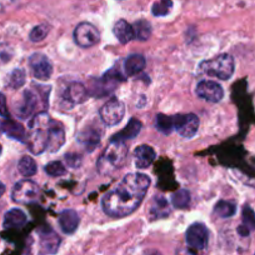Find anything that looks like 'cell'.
Returning <instances> with one entry per match:
<instances>
[{"mask_svg":"<svg viewBox=\"0 0 255 255\" xmlns=\"http://www.w3.org/2000/svg\"><path fill=\"white\" fill-rule=\"evenodd\" d=\"M39 195H40L39 185L29 179L18 181L11 191V198L18 204H30V203L36 202Z\"/></svg>","mask_w":255,"mask_h":255,"instance_id":"cell-6","label":"cell"},{"mask_svg":"<svg viewBox=\"0 0 255 255\" xmlns=\"http://www.w3.org/2000/svg\"><path fill=\"white\" fill-rule=\"evenodd\" d=\"M65 143V131H64L63 125L59 122L51 120L50 131H49V145L48 150L50 153H55Z\"/></svg>","mask_w":255,"mask_h":255,"instance_id":"cell-16","label":"cell"},{"mask_svg":"<svg viewBox=\"0 0 255 255\" xmlns=\"http://www.w3.org/2000/svg\"><path fill=\"white\" fill-rule=\"evenodd\" d=\"M103 130L102 128L99 127V124H89L83 129L82 131L78 135V141L82 144L83 146H85V149L89 151H93L95 149V146L99 145L100 139H102Z\"/></svg>","mask_w":255,"mask_h":255,"instance_id":"cell-12","label":"cell"},{"mask_svg":"<svg viewBox=\"0 0 255 255\" xmlns=\"http://www.w3.org/2000/svg\"><path fill=\"white\" fill-rule=\"evenodd\" d=\"M113 33L114 36L118 39L120 44H128L130 43L134 38V29L133 25L128 23L125 20H118L114 24V28H113Z\"/></svg>","mask_w":255,"mask_h":255,"instance_id":"cell-23","label":"cell"},{"mask_svg":"<svg viewBox=\"0 0 255 255\" xmlns=\"http://www.w3.org/2000/svg\"><path fill=\"white\" fill-rule=\"evenodd\" d=\"M25 83V72L23 69H15L9 77V85L13 89H18Z\"/></svg>","mask_w":255,"mask_h":255,"instance_id":"cell-33","label":"cell"},{"mask_svg":"<svg viewBox=\"0 0 255 255\" xmlns=\"http://www.w3.org/2000/svg\"><path fill=\"white\" fill-rule=\"evenodd\" d=\"M11 4V0H0V10H4L8 5Z\"/></svg>","mask_w":255,"mask_h":255,"instance_id":"cell-36","label":"cell"},{"mask_svg":"<svg viewBox=\"0 0 255 255\" xmlns=\"http://www.w3.org/2000/svg\"><path fill=\"white\" fill-rule=\"evenodd\" d=\"M51 118L46 112H40L29 123V133L26 138V144L29 150L35 155L48 150L49 131H50Z\"/></svg>","mask_w":255,"mask_h":255,"instance_id":"cell-2","label":"cell"},{"mask_svg":"<svg viewBox=\"0 0 255 255\" xmlns=\"http://www.w3.org/2000/svg\"><path fill=\"white\" fill-rule=\"evenodd\" d=\"M127 153L128 148L124 141L110 140V144L97 163V168L99 173L103 174V175H108V174L113 173L115 169L122 165L125 156H127Z\"/></svg>","mask_w":255,"mask_h":255,"instance_id":"cell-3","label":"cell"},{"mask_svg":"<svg viewBox=\"0 0 255 255\" xmlns=\"http://www.w3.org/2000/svg\"><path fill=\"white\" fill-rule=\"evenodd\" d=\"M125 114V107L123 104V102H120L119 99H109L99 110L100 119L103 120L105 125H117L118 123L122 122L123 117Z\"/></svg>","mask_w":255,"mask_h":255,"instance_id":"cell-8","label":"cell"},{"mask_svg":"<svg viewBox=\"0 0 255 255\" xmlns=\"http://www.w3.org/2000/svg\"><path fill=\"white\" fill-rule=\"evenodd\" d=\"M173 9V0H159L151 8V13L154 16H166L170 14Z\"/></svg>","mask_w":255,"mask_h":255,"instance_id":"cell-30","label":"cell"},{"mask_svg":"<svg viewBox=\"0 0 255 255\" xmlns=\"http://www.w3.org/2000/svg\"><path fill=\"white\" fill-rule=\"evenodd\" d=\"M88 90L82 83H70L65 89V94H64V99L70 107L75 104H82L88 99Z\"/></svg>","mask_w":255,"mask_h":255,"instance_id":"cell-15","label":"cell"},{"mask_svg":"<svg viewBox=\"0 0 255 255\" xmlns=\"http://www.w3.org/2000/svg\"><path fill=\"white\" fill-rule=\"evenodd\" d=\"M49 33V25L46 24H40V25H36L33 30L29 34V39L33 43H39V41H43L44 39L48 36Z\"/></svg>","mask_w":255,"mask_h":255,"instance_id":"cell-31","label":"cell"},{"mask_svg":"<svg viewBox=\"0 0 255 255\" xmlns=\"http://www.w3.org/2000/svg\"><path fill=\"white\" fill-rule=\"evenodd\" d=\"M18 169L20 171V174L23 176H33L36 174V170H38V166H36L35 160L30 156H23V158L19 160L18 164Z\"/></svg>","mask_w":255,"mask_h":255,"instance_id":"cell-25","label":"cell"},{"mask_svg":"<svg viewBox=\"0 0 255 255\" xmlns=\"http://www.w3.org/2000/svg\"><path fill=\"white\" fill-rule=\"evenodd\" d=\"M4 193H5V185L3 183H0V198L3 197Z\"/></svg>","mask_w":255,"mask_h":255,"instance_id":"cell-37","label":"cell"},{"mask_svg":"<svg viewBox=\"0 0 255 255\" xmlns=\"http://www.w3.org/2000/svg\"><path fill=\"white\" fill-rule=\"evenodd\" d=\"M197 94L198 97L208 102L218 103L224 97V90L213 80H202L197 85Z\"/></svg>","mask_w":255,"mask_h":255,"instance_id":"cell-13","label":"cell"},{"mask_svg":"<svg viewBox=\"0 0 255 255\" xmlns=\"http://www.w3.org/2000/svg\"><path fill=\"white\" fill-rule=\"evenodd\" d=\"M235 212H237V205L233 202H228V200H220L214 207V214H217L220 218L233 217Z\"/></svg>","mask_w":255,"mask_h":255,"instance_id":"cell-26","label":"cell"},{"mask_svg":"<svg viewBox=\"0 0 255 255\" xmlns=\"http://www.w3.org/2000/svg\"><path fill=\"white\" fill-rule=\"evenodd\" d=\"M141 127H143V124H141L140 120H138L136 118H131V119L129 120V123L125 125L124 129H123L122 131H119L118 134H114L110 140L125 141L128 140V139H134L135 136L139 135V133H140L141 130Z\"/></svg>","mask_w":255,"mask_h":255,"instance_id":"cell-21","label":"cell"},{"mask_svg":"<svg viewBox=\"0 0 255 255\" xmlns=\"http://www.w3.org/2000/svg\"><path fill=\"white\" fill-rule=\"evenodd\" d=\"M31 74L39 80H48L53 74V64L46 55L41 53H35L29 59Z\"/></svg>","mask_w":255,"mask_h":255,"instance_id":"cell-11","label":"cell"},{"mask_svg":"<svg viewBox=\"0 0 255 255\" xmlns=\"http://www.w3.org/2000/svg\"><path fill=\"white\" fill-rule=\"evenodd\" d=\"M190 193L186 189H180V190L175 191L171 197V203H173L174 208L176 209H185L190 205Z\"/></svg>","mask_w":255,"mask_h":255,"instance_id":"cell-27","label":"cell"},{"mask_svg":"<svg viewBox=\"0 0 255 255\" xmlns=\"http://www.w3.org/2000/svg\"><path fill=\"white\" fill-rule=\"evenodd\" d=\"M100 40V33L93 24L80 23L74 30V41L80 48H92Z\"/></svg>","mask_w":255,"mask_h":255,"instance_id":"cell-9","label":"cell"},{"mask_svg":"<svg viewBox=\"0 0 255 255\" xmlns=\"http://www.w3.org/2000/svg\"><path fill=\"white\" fill-rule=\"evenodd\" d=\"M45 173L50 176H61L67 174V169L60 161H51L45 165Z\"/></svg>","mask_w":255,"mask_h":255,"instance_id":"cell-32","label":"cell"},{"mask_svg":"<svg viewBox=\"0 0 255 255\" xmlns=\"http://www.w3.org/2000/svg\"><path fill=\"white\" fill-rule=\"evenodd\" d=\"M134 38L138 40H148L151 35V25L146 20H139L133 25Z\"/></svg>","mask_w":255,"mask_h":255,"instance_id":"cell-28","label":"cell"},{"mask_svg":"<svg viewBox=\"0 0 255 255\" xmlns=\"http://www.w3.org/2000/svg\"><path fill=\"white\" fill-rule=\"evenodd\" d=\"M148 255H161V254L158 252H154V253H150V254H148Z\"/></svg>","mask_w":255,"mask_h":255,"instance_id":"cell-38","label":"cell"},{"mask_svg":"<svg viewBox=\"0 0 255 255\" xmlns=\"http://www.w3.org/2000/svg\"><path fill=\"white\" fill-rule=\"evenodd\" d=\"M150 178L141 173L125 175L114 189L102 199L104 213L113 218H124L135 212L145 198L150 186Z\"/></svg>","mask_w":255,"mask_h":255,"instance_id":"cell-1","label":"cell"},{"mask_svg":"<svg viewBox=\"0 0 255 255\" xmlns=\"http://www.w3.org/2000/svg\"><path fill=\"white\" fill-rule=\"evenodd\" d=\"M49 87H38V89H26L23 93L20 104L16 107V114L21 119H28L36 112L40 100L49 104Z\"/></svg>","mask_w":255,"mask_h":255,"instance_id":"cell-5","label":"cell"},{"mask_svg":"<svg viewBox=\"0 0 255 255\" xmlns=\"http://www.w3.org/2000/svg\"><path fill=\"white\" fill-rule=\"evenodd\" d=\"M135 165L138 169H146L154 163L156 158V153L151 146L140 145L134 151Z\"/></svg>","mask_w":255,"mask_h":255,"instance_id":"cell-18","label":"cell"},{"mask_svg":"<svg viewBox=\"0 0 255 255\" xmlns=\"http://www.w3.org/2000/svg\"><path fill=\"white\" fill-rule=\"evenodd\" d=\"M40 235V248L43 254H55L60 247V237L50 228H43L39 230Z\"/></svg>","mask_w":255,"mask_h":255,"instance_id":"cell-14","label":"cell"},{"mask_svg":"<svg viewBox=\"0 0 255 255\" xmlns=\"http://www.w3.org/2000/svg\"><path fill=\"white\" fill-rule=\"evenodd\" d=\"M0 131L8 135L9 138L16 139V140L20 141H23L24 138L26 136L25 129H24L23 125L20 123L15 122V120L9 119V118H6L4 122L0 123Z\"/></svg>","mask_w":255,"mask_h":255,"instance_id":"cell-20","label":"cell"},{"mask_svg":"<svg viewBox=\"0 0 255 255\" xmlns=\"http://www.w3.org/2000/svg\"><path fill=\"white\" fill-rule=\"evenodd\" d=\"M186 243L190 248L197 250H203L208 247L209 243V230L203 223H194L186 230Z\"/></svg>","mask_w":255,"mask_h":255,"instance_id":"cell-10","label":"cell"},{"mask_svg":"<svg viewBox=\"0 0 255 255\" xmlns=\"http://www.w3.org/2000/svg\"><path fill=\"white\" fill-rule=\"evenodd\" d=\"M80 218L78 213L73 209L64 210L60 215H59V225L60 229L63 230L65 234H72L77 230L78 225H79Z\"/></svg>","mask_w":255,"mask_h":255,"instance_id":"cell-22","label":"cell"},{"mask_svg":"<svg viewBox=\"0 0 255 255\" xmlns=\"http://www.w3.org/2000/svg\"><path fill=\"white\" fill-rule=\"evenodd\" d=\"M1 150H3V149H1V145H0V154H1Z\"/></svg>","mask_w":255,"mask_h":255,"instance_id":"cell-39","label":"cell"},{"mask_svg":"<svg viewBox=\"0 0 255 255\" xmlns=\"http://www.w3.org/2000/svg\"><path fill=\"white\" fill-rule=\"evenodd\" d=\"M200 72L209 77H215L220 80H228L234 74V59L229 54H220L210 60L202 61Z\"/></svg>","mask_w":255,"mask_h":255,"instance_id":"cell-4","label":"cell"},{"mask_svg":"<svg viewBox=\"0 0 255 255\" xmlns=\"http://www.w3.org/2000/svg\"><path fill=\"white\" fill-rule=\"evenodd\" d=\"M65 161H67L68 166H70V168H79L80 164H82V156L78 155V154H67Z\"/></svg>","mask_w":255,"mask_h":255,"instance_id":"cell-34","label":"cell"},{"mask_svg":"<svg viewBox=\"0 0 255 255\" xmlns=\"http://www.w3.org/2000/svg\"><path fill=\"white\" fill-rule=\"evenodd\" d=\"M155 127L163 134H170L174 130L173 117L165 114H158L155 118Z\"/></svg>","mask_w":255,"mask_h":255,"instance_id":"cell-29","label":"cell"},{"mask_svg":"<svg viewBox=\"0 0 255 255\" xmlns=\"http://www.w3.org/2000/svg\"><path fill=\"white\" fill-rule=\"evenodd\" d=\"M0 117L9 118L8 105H6V98L3 93H0Z\"/></svg>","mask_w":255,"mask_h":255,"instance_id":"cell-35","label":"cell"},{"mask_svg":"<svg viewBox=\"0 0 255 255\" xmlns=\"http://www.w3.org/2000/svg\"><path fill=\"white\" fill-rule=\"evenodd\" d=\"M146 65V60L140 54H133V55L128 56L123 63V73L125 77H134L143 72Z\"/></svg>","mask_w":255,"mask_h":255,"instance_id":"cell-17","label":"cell"},{"mask_svg":"<svg viewBox=\"0 0 255 255\" xmlns=\"http://www.w3.org/2000/svg\"><path fill=\"white\" fill-rule=\"evenodd\" d=\"M170 213L171 209L168 200L163 195H155L149 207V215L151 219H161V218L168 217Z\"/></svg>","mask_w":255,"mask_h":255,"instance_id":"cell-19","label":"cell"},{"mask_svg":"<svg viewBox=\"0 0 255 255\" xmlns=\"http://www.w3.org/2000/svg\"><path fill=\"white\" fill-rule=\"evenodd\" d=\"M174 130L178 131L183 138H193L199 129V118L193 113L189 114H178L173 117Z\"/></svg>","mask_w":255,"mask_h":255,"instance_id":"cell-7","label":"cell"},{"mask_svg":"<svg viewBox=\"0 0 255 255\" xmlns=\"http://www.w3.org/2000/svg\"><path fill=\"white\" fill-rule=\"evenodd\" d=\"M26 220H28V217H26L25 213L15 208V209L9 210L4 217V228H6V229L21 228L26 224Z\"/></svg>","mask_w":255,"mask_h":255,"instance_id":"cell-24","label":"cell"}]
</instances>
